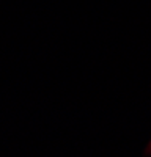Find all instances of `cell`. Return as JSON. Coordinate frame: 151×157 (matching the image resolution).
I'll return each instance as SVG.
<instances>
[{"label": "cell", "instance_id": "6da1fadb", "mask_svg": "<svg viewBox=\"0 0 151 157\" xmlns=\"http://www.w3.org/2000/svg\"><path fill=\"white\" fill-rule=\"evenodd\" d=\"M149 152H151V145H149Z\"/></svg>", "mask_w": 151, "mask_h": 157}]
</instances>
